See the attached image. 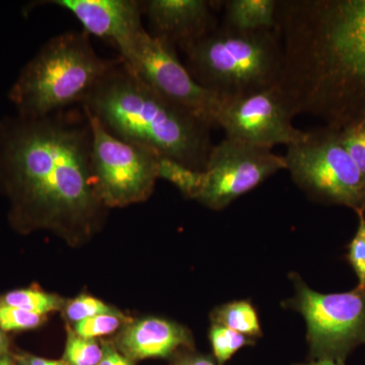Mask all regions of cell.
Listing matches in <instances>:
<instances>
[{
    "label": "cell",
    "instance_id": "1",
    "mask_svg": "<svg viewBox=\"0 0 365 365\" xmlns=\"http://www.w3.org/2000/svg\"><path fill=\"white\" fill-rule=\"evenodd\" d=\"M85 111L0 120V182L14 212L31 225L88 230L101 208L91 170Z\"/></svg>",
    "mask_w": 365,
    "mask_h": 365
},
{
    "label": "cell",
    "instance_id": "2",
    "mask_svg": "<svg viewBox=\"0 0 365 365\" xmlns=\"http://www.w3.org/2000/svg\"><path fill=\"white\" fill-rule=\"evenodd\" d=\"M282 79L302 115L342 130L365 119V0H297L282 26Z\"/></svg>",
    "mask_w": 365,
    "mask_h": 365
},
{
    "label": "cell",
    "instance_id": "3",
    "mask_svg": "<svg viewBox=\"0 0 365 365\" xmlns=\"http://www.w3.org/2000/svg\"><path fill=\"white\" fill-rule=\"evenodd\" d=\"M113 135L198 170L212 148V127L146 85L122 59L81 105Z\"/></svg>",
    "mask_w": 365,
    "mask_h": 365
},
{
    "label": "cell",
    "instance_id": "4",
    "mask_svg": "<svg viewBox=\"0 0 365 365\" xmlns=\"http://www.w3.org/2000/svg\"><path fill=\"white\" fill-rule=\"evenodd\" d=\"M120 60L98 56L85 31L59 34L21 69L9 101L18 116L30 119L81 106Z\"/></svg>",
    "mask_w": 365,
    "mask_h": 365
},
{
    "label": "cell",
    "instance_id": "5",
    "mask_svg": "<svg viewBox=\"0 0 365 365\" xmlns=\"http://www.w3.org/2000/svg\"><path fill=\"white\" fill-rule=\"evenodd\" d=\"M182 53L190 76L222 101L246 97L279 81L282 46L276 29L240 32L222 24Z\"/></svg>",
    "mask_w": 365,
    "mask_h": 365
},
{
    "label": "cell",
    "instance_id": "6",
    "mask_svg": "<svg viewBox=\"0 0 365 365\" xmlns=\"http://www.w3.org/2000/svg\"><path fill=\"white\" fill-rule=\"evenodd\" d=\"M284 158L292 179L311 198L365 212V184L339 130L309 131L306 140L288 146Z\"/></svg>",
    "mask_w": 365,
    "mask_h": 365
},
{
    "label": "cell",
    "instance_id": "7",
    "mask_svg": "<svg viewBox=\"0 0 365 365\" xmlns=\"http://www.w3.org/2000/svg\"><path fill=\"white\" fill-rule=\"evenodd\" d=\"M295 294L285 307L299 312L307 327V343L314 360L344 364L357 347L365 344V288L341 294H321L292 273Z\"/></svg>",
    "mask_w": 365,
    "mask_h": 365
},
{
    "label": "cell",
    "instance_id": "8",
    "mask_svg": "<svg viewBox=\"0 0 365 365\" xmlns=\"http://www.w3.org/2000/svg\"><path fill=\"white\" fill-rule=\"evenodd\" d=\"M85 113L91 129V178L100 202L104 207H125L145 201L158 179V155L113 135Z\"/></svg>",
    "mask_w": 365,
    "mask_h": 365
},
{
    "label": "cell",
    "instance_id": "9",
    "mask_svg": "<svg viewBox=\"0 0 365 365\" xmlns=\"http://www.w3.org/2000/svg\"><path fill=\"white\" fill-rule=\"evenodd\" d=\"M119 52L125 66L146 85L204 123L218 127L223 101L194 81L176 48L143 29Z\"/></svg>",
    "mask_w": 365,
    "mask_h": 365
},
{
    "label": "cell",
    "instance_id": "10",
    "mask_svg": "<svg viewBox=\"0 0 365 365\" xmlns=\"http://www.w3.org/2000/svg\"><path fill=\"white\" fill-rule=\"evenodd\" d=\"M281 170H287L284 155L225 137L211 148L204 170L205 182L197 201L222 210Z\"/></svg>",
    "mask_w": 365,
    "mask_h": 365
},
{
    "label": "cell",
    "instance_id": "11",
    "mask_svg": "<svg viewBox=\"0 0 365 365\" xmlns=\"http://www.w3.org/2000/svg\"><path fill=\"white\" fill-rule=\"evenodd\" d=\"M294 115L277 85L246 97L223 101L218 127L225 137L253 145L272 148L302 143L309 131L292 124Z\"/></svg>",
    "mask_w": 365,
    "mask_h": 365
},
{
    "label": "cell",
    "instance_id": "12",
    "mask_svg": "<svg viewBox=\"0 0 365 365\" xmlns=\"http://www.w3.org/2000/svg\"><path fill=\"white\" fill-rule=\"evenodd\" d=\"M207 0H148L143 1V16L153 37L179 47L182 51L202 39L220 25L215 7Z\"/></svg>",
    "mask_w": 365,
    "mask_h": 365
},
{
    "label": "cell",
    "instance_id": "13",
    "mask_svg": "<svg viewBox=\"0 0 365 365\" xmlns=\"http://www.w3.org/2000/svg\"><path fill=\"white\" fill-rule=\"evenodd\" d=\"M71 11L85 32L108 41L118 50L143 30V1L137 0H52Z\"/></svg>",
    "mask_w": 365,
    "mask_h": 365
},
{
    "label": "cell",
    "instance_id": "14",
    "mask_svg": "<svg viewBox=\"0 0 365 365\" xmlns=\"http://www.w3.org/2000/svg\"><path fill=\"white\" fill-rule=\"evenodd\" d=\"M116 344L132 361L165 359L179 348L191 346L192 337L185 327L175 322L148 317L127 324L118 335Z\"/></svg>",
    "mask_w": 365,
    "mask_h": 365
},
{
    "label": "cell",
    "instance_id": "15",
    "mask_svg": "<svg viewBox=\"0 0 365 365\" xmlns=\"http://www.w3.org/2000/svg\"><path fill=\"white\" fill-rule=\"evenodd\" d=\"M222 25L240 32L273 30L277 0H227L222 1Z\"/></svg>",
    "mask_w": 365,
    "mask_h": 365
},
{
    "label": "cell",
    "instance_id": "16",
    "mask_svg": "<svg viewBox=\"0 0 365 365\" xmlns=\"http://www.w3.org/2000/svg\"><path fill=\"white\" fill-rule=\"evenodd\" d=\"M210 317L212 324L242 334L250 339H257L262 336L258 314L248 300H235L222 304L216 307Z\"/></svg>",
    "mask_w": 365,
    "mask_h": 365
},
{
    "label": "cell",
    "instance_id": "17",
    "mask_svg": "<svg viewBox=\"0 0 365 365\" xmlns=\"http://www.w3.org/2000/svg\"><path fill=\"white\" fill-rule=\"evenodd\" d=\"M158 176L167 180L186 198L197 200L205 182V173L187 167L169 158L158 157Z\"/></svg>",
    "mask_w": 365,
    "mask_h": 365
},
{
    "label": "cell",
    "instance_id": "18",
    "mask_svg": "<svg viewBox=\"0 0 365 365\" xmlns=\"http://www.w3.org/2000/svg\"><path fill=\"white\" fill-rule=\"evenodd\" d=\"M0 304L45 316L61 309L64 307V300L38 289H19L0 297Z\"/></svg>",
    "mask_w": 365,
    "mask_h": 365
},
{
    "label": "cell",
    "instance_id": "19",
    "mask_svg": "<svg viewBox=\"0 0 365 365\" xmlns=\"http://www.w3.org/2000/svg\"><path fill=\"white\" fill-rule=\"evenodd\" d=\"M209 339L218 365L225 364L241 348L254 343L253 340L242 334L215 324H212L209 331Z\"/></svg>",
    "mask_w": 365,
    "mask_h": 365
},
{
    "label": "cell",
    "instance_id": "20",
    "mask_svg": "<svg viewBox=\"0 0 365 365\" xmlns=\"http://www.w3.org/2000/svg\"><path fill=\"white\" fill-rule=\"evenodd\" d=\"M103 357V347L96 339L81 337L68 331L63 361L67 365H98Z\"/></svg>",
    "mask_w": 365,
    "mask_h": 365
},
{
    "label": "cell",
    "instance_id": "21",
    "mask_svg": "<svg viewBox=\"0 0 365 365\" xmlns=\"http://www.w3.org/2000/svg\"><path fill=\"white\" fill-rule=\"evenodd\" d=\"M124 323L123 316L114 311L74 324L73 332L81 337L96 339L116 332Z\"/></svg>",
    "mask_w": 365,
    "mask_h": 365
},
{
    "label": "cell",
    "instance_id": "22",
    "mask_svg": "<svg viewBox=\"0 0 365 365\" xmlns=\"http://www.w3.org/2000/svg\"><path fill=\"white\" fill-rule=\"evenodd\" d=\"M340 140L359 169L365 184V119L339 130Z\"/></svg>",
    "mask_w": 365,
    "mask_h": 365
},
{
    "label": "cell",
    "instance_id": "23",
    "mask_svg": "<svg viewBox=\"0 0 365 365\" xmlns=\"http://www.w3.org/2000/svg\"><path fill=\"white\" fill-rule=\"evenodd\" d=\"M355 213L359 217V225L354 237L348 245L346 258L356 274L359 279L357 287L365 288V212L357 211Z\"/></svg>",
    "mask_w": 365,
    "mask_h": 365
},
{
    "label": "cell",
    "instance_id": "24",
    "mask_svg": "<svg viewBox=\"0 0 365 365\" xmlns=\"http://www.w3.org/2000/svg\"><path fill=\"white\" fill-rule=\"evenodd\" d=\"M43 322L44 316L0 304V329L4 332L32 330L39 327Z\"/></svg>",
    "mask_w": 365,
    "mask_h": 365
},
{
    "label": "cell",
    "instance_id": "25",
    "mask_svg": "<svg viewBox=\"0 0 365 365\" xmlns=\"http://www.w3.org/2000/svg\"><path fill=\"white\" fill-rule=\"evenodd\" d=\"M115 309L106 304L102 300L90 295H81L66 306V316L72 323L85 321L98 314H109Z\"/></svg>",
    "mask_w": 365,
    "mask_h": 365
},
{
    "label": "cell",
    "instance_id": "26",
    "mask_svg": "<svg viewBox=\"0 0 365 365\" xmlns=\"http://www.w3.org/2000/svg\"><path fill=\"white\" fill-rule=\"evenodd\" d=\"M98 365H134L132 360L118 351L112 345L103 346V357Z\"/></svg>",
    "mask_w": 365,
    "mask_h": 365
},
{
    "label": "cell",
    "instance_id": "27",
    "mask_svg": "<svg viewBox=\"0 0 365 365\" xmlns=\"http://www.w3.org/2000/svg\"><path fill=\"white\" fill-rule=\"evenodd\" d=\"M14 365H67L62 360H51L41 359L30 354L16 355L14 357Z\"/></svg>",
    "mask_w": 365,
    "mask_h": 365
},
{
    "label": "cell",
    "instance_id": "28",
    "mask_svg": "<svg viewBox=\"0 0 365 365\" xmlns=\"http://www.w3.org/2000/svg\"><path fill=\"white\" fill-rule=\"evenodd\" d=\"M215 360L209 356H195L184 360L178 365H217Z\"/></svg>",
    "mask_w": 365,
    "mask_h": 365
},
{
    "label": "cell",
    "instance_id": "29",
    "mask_svg": "<svg viewBox=\"0 0 365 365\" xmlns=\"http://www.w3.org/2000/svg\"><path fill=\"white\" fill-rule=\"evenodd\" d=\"M7 348H9V341L4 331L0 329V356L7 353Z\"/></svg>",
    "mask_w": 365,
    "mask_h": 365
},
{
    "label": "cell",
    "instance_id": "30",
    "mask_svg": "<svg viewBox=\"0 0 365 365\" xmlns=\"http://www.w3.org/2000/svg\"><path fill=\"white\" fill-rule=\"evenodd\" d=\"M295 365H344V364H340V362L334 361V360L331 359H317L309 362V364Z\"/></svg>",
    "mask_w": 365,
    "mask_h": 365
},
{
    "label": "cell",
    "instance_id": "31",
    "mask_svg": "<svg viewBox=\"0 0 365 365\" xmlns=\"http://www.w3.org/2000/svg\"><path fill=\"white\" fill-rule=\"evenodd\" d=\"M0 365H14V357H11L9 352L6 353L0 356Z\"/></svg>",
    "mask_w": 365,
    "mask_h": 365
}]
</instances>
